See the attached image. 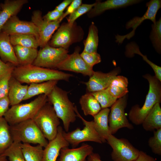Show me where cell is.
Instances as JSON below:
<instances>
[{
	"label": "cell",
	"instance_id": "6da1fadb",
	"mask_svg": "<svg viewBox=\"0 0 161 161\" xmlns=\"http://www.w3.org/2000/svg\"><path fill=\"white\" fill-rule=\"evenodd\" d=\"M12 76L21 83L30 84L51 80L68 81L73 75L57 69L44 68L31 64L15 66Z\"/></svg>",
	"mask_w": 161,
	"mask_h": 161
},
{
	"label": "cell",
	"instance_id": "7a4b0ae2",
	"mask_svg": "<svg viewBox=\"0 0 161 161\" xmlns=\"http://www.w3.org/2000/svg\"><path fill=\"white\" fill-rule=\"evenodd\" d=\"M68 92L56 85L47 95L48 102L53 106L55 112L63 123L64 131L68 132L70 124L77 117L75 106L69 99Z\"/></svg>",
	"mask_w": 161,
	"mask_h": 161
},
{
	"label": "cell",
	"instance_id": "3957f363",
	"mask_svg": "<svg viewBox=\"0 0 161 161\" xmlns=\"http://www.w3.org/2000/svg\"><path fill=\"white\" fill-rule=\"evenodd\" d=\"M149 83V89L144 104L132 106L129 113V120L137 125L142 124L143 120L155 104L161 102V82L154 76L149 74L143 76Z\"/></svg>",
	"mask_w": 161,
	"mask_h": 161
},
{
	"label": "cell",
	"instance_id": "277c9868",
	"mask_svg": "<svg viewBox=\"0 0 161 161\" xmlns=\"http://www.w3.org/2000/svg\"><path fill=\"white\" fill-rule=\"evenodd\" d=\"M13 142L39 144L44 148L48 141L32 119L10 125Z\"/></svg>",
	"mask_w": 161,
	"mask_h": 161
},
{
	"label": "cell",
	"instance_id": "5b68a950",
	"mask_svg": "<svg viewBox=\"0 0 161 161\" xmlns=\"http://www.w3.org/2000/svg\"><path fill=\"white\" fill-rule=\"evenodd\" d=\"M48 102L47 96L41 95L30 102L11 106L4 116L10 125L32 119L40 109Z\"/></svg>",
	"mask_w": 161,
	"mask_h": 161
},
{
	"label": "cell",
	"instance_id": "8992f818",
	"mask_svg": "<svg viewBox=\"0 0 161 161\" xmlns=\"http://www.w3.org/2000/svg\"><path fill=\"white\" fill-rule=\"evenodd\" d=\"M84 35L83 29L75 22L72 24L64 22L52 35L48 44L53 47L68 49L72 44L81 41Z\"/></svg>",
	"mask_w": 161,
	"mask_h": 161
},
{
	"label": "cell",
	"instance_id": "52a82bcc",
	"mask_svg": "<svg viewBox=\"0 0 161 161\" xmlns=\"http://www.w3.org/2000/svg\"><path fill=\"white\" fill-rule=\"evenodd\" d=\"M32 119L49 141L55 137L60 122L52 106L49 103L47 102Z\"/></svg>",
	"mask_w": 161,
	"mask_h": 161
},
{
	"label": "cell",
	"instance_id": "ba28073f",
	"mask_svg": "<svg viewBox=\"0 0 161 161\" xmlns=\"http://www.w3.org/2000/svg\"><path fill=\"white\" fill-rule=\"evenodd\" d=\"M75 110L77 117L81 119L84 126L82 129L78 127L70 132H66L63 130V137L69 145L73 148H76L80 143L86 141L103 143L95 129L93 120L88 121L85 120L79 113L76 106Z\"/></svg>",
	"mask_w": 161,
	"mask_h": 161
},
{
	"label": "cell",
	"instance_id": "9c48e42d",
	"mask_svg": "<svg viewBox=\"0 0 161 161\" xmlns=\"http://www.w3.org/2000/svg\"><path fill=\"white\" fill-rule=\"evenodd\" d=\"M68 49L55 48L48 44L38 51L32 65L48 69H57L58 65L68 57Z\"/></svg>",
	"mask_w": 161,
	"mask_h": 161
},
{
	"label": "cell",
	"instance_id": "30bf717a",
	"mask_svg": "<svg viewBox=\"0 0 161 161\" xmlns=\"http://www.w3.org/2000/svg\"><path fill=\"white\" fill-rule=\"evenodd\" d=\"M106 141L112 149L111 156L113 161H134L138 156L140 151L125 138L118 139L110 134Z\"/></svg>",
	"mask_w": 161,
	"mask_h": 161
},
{
	"label": "cell",
	"instance_id": "8fae6325",
	"mask_svg": "<svg viewBox=\"0 0 161 161\" xmlns=\"http://www.w3.org/2000/svg\"><path fill=\"white\" fill-rule=\"evenodd\" d=\"M126 95L118 99L111 106L109 116V126L111 134H115L121 128H126L130 129H134L125 112L127 105Z\"/></svg>",
	"mask_w": 161,
	"mask_h": 161
},
{
	"label": "cell",
	"instance_id": "7c38bea8",
	"mask_svg": "<svg viewBox=\"0 0 161 161\" xmlns=\"http://www.w3.org/2000/svg\"><path fill=\"white\" fill-rule=\"evenodd\" d=\"M147 7V10L141 17L136 16L129 21L126 25L127 29L132 28V30L128 34L123 35L117 34L115 35L116 41L118 44H121L125 39H129L135 34V31L137 27L145 20L149 19L153 23L156 22V16L159 9L161 7L160 0H151L146 3Z\"/></svg>",
	"mask_w": 161,
	"mask_h": 161
},
{
	"label": "cell",
	"instance_id": "4fadbf2b",
	"mask_svg": "<svg viewBox=\"0 0 161 161\" xmlns=\"http://www.w3.org/2000/svg\"><path fill=\"white\" fill-rule=\"evenodd\" d=\"M62 20L61 18L53 21H47L43 18L40 10L34 11L31 16V22L38 28L39 34V44L41 48L48 44L55 31L60 26Z\"/></svg>",
	"mask_w": 161,
	"mask_h": 161
},
{
	"label": "cell",
	"instance_id": "5bb4252c",
	"mask_svg": "<svg viewBox=\"0 0 161 161\" xmlns=\"http://www.w3.org/2000/svg\"><path fill=\"white\" fill-rule=\"evenodd\" d=\"M80 48L76 47L74 52L69 54L67 58L60 64L57 70H65L80 73L90 77L94 71L85 63L80 54Z\"/></svg>",
	"mask_w": 161,
	"mask_h": 161
},
{
	"label": "cell",
	"instance_id": "9a60e30c",
	"mask_svg": "<svg viewBox=\"0 0 161 161\" xmlns=\"http://www.w3.org/2000/svg\"><path fill=\"white\" fill-rule=\"evenodd\" d=\"M1 31L9 36L16 34H30L39 40L38 28L31 21H22L16 16L11 17L2 27Z\"/></svg>",
	"mask_w": 161,
	"mask_h": 161
},
{
	"label": "cell",
	"instance_id": "2e32d148",
	"mask_svg": "<svg viewBox=\"0 0 161 161\" xmlns=\"http://www.w3.org/2000/svg\"><path fill=\"white\" fill-rule=\"evenodd\" d=\"M120 69L119 67L107 73L94 71L88 81L84 83L88 92H95L107 88L113 79L119 72Z\"/></svg>",
	"mask_w": 161,
	"mask_h": 161
},
{
	"label": "cell",
	"instance_id": "e0dca14e",
	"mask_svg": "<svg viewBox=\"0 0 161 161\" xmlns=\"http://www.w3.org/2000/svg\"><path fill=\"white\" fill-rule=\"evenodd\" d=\"M63 131L62 127L59 126L55 137L49 141L44 148L42 161H56L61 149L69 147L70 145L63 137Z\"/></svg>",
	"mask_w": 161,
	"mask_h": 161
},
{
	"label": "cell",
	"instance_id": "ac0fdd59",
	"mask_svg": "<svg viewBox=\"0 0 161 161\" xmlns=\"http://www.w3.org/2000/svg\"><path fill=\"white\" fill-rule=\"evenodd\" d=\"M93 151L91 145L84 143L78 148L65 147L61 150L56 161H87V157Z\"/></svg>",
	"mask_w": 161,
	"mask_h": 161
},
{
	"label": "cell",
	"instance_id": "d6986e66",
	"mask_svg": "<svg viewBox=\"0 0 161 161\" xmlns=\"http://www.w3.org/2000/svg\"><path fill=\"white\" fill-rule=\"evenodd\" d=\"M141 1L139 0H107L101 2L97 0L95 5L87 13V15L89 17L92 18L100 15L107 10L126 7Z\"/></svg>",
	"mask_w": 161,
	"mask_h": 161
},
{
	"label": "cell",
	"instance_id": "ffe728a7",
	"mask_svg": "<svg viewBox=\"0 0 161 161\" xmlns=\"http://www.w3.org/2000/svg\"><path fill=\"white\" fill-rule=\"evenodd\" d=\"M27 0H6L0 4V32L6 22L12 16H16Z\"/></svg>",
	"mask_w": 161,
	"mask_h": 161
},
{
	"label": "cell",
	"instance_id": "44dd1931",
	"mask_svg": "<svg viewBox=\"0 0 161 161\" xmlns=\"http://www.w3.org/2000/svg\"><path fill=\"white\" fill-rule=\"evenodd\" d=\"M28 86L22 84L12 76L9 81L8 97L11 106L20 104L27 94Z\"/></svg>",
	"mask_w": 161,
	"mask_h": 161
},
{
	"label": "cell",
	"instance_id": "7402d4cb",
	"mask_svg": "<svg viewBox=\"0 0 161 161\" xmlns=\"http://www.w3.org/2000/svg\"><path fill=\"white\" fill-rule=\"evenodd\" d=\"M110 109L109 108L102 109L93 116L95 129L99 134L103 143L106 142L111 134L109 126V116Z\"/></svg>",
	"mask_w": 161,
	"mask_h": 161
},
{
	"label": "cell",
	"instance_id": "603a6c76",
	"mask_svg": "<svg viewBox=\"0 0 161 161\" xmlns=\"http://www.w3.org/2000/svg\"><path fill=\"white\" fill-rule=\"evenodd\" d=\"M0 56L3 61L8 62L15 66H18L10 36L0 32Z\"/></svg>",
	"mask_w": 161,
	"mask_h": 161
},
{
	"label": "cell",
	"instance_id": "cb8c5ba5",
	"mask_svg": "<svg viewBox=\"0 0 161 161\" xmlns=\"http://www.w3.org/2000/svg\"><path fill=\"white\" fill-rule=\"evenodd\" d=\"M142 124L143 129L147 131H154L161 128V108L160 103L155 104Z\"/></svg>",
	"mask_w": 161,
	"mask_h": 161
},
{
	"label": "cell",
	"instance_id": "d4e9b609",
	"mask_svg": "<svg viewBox=\"0 0 161 161\" xmlns=\"http://www.w3.org/2000/svg\"><path fill=\"white\" fill-rule=\"evenodd\" d=\"M13 47L18 66L32 64L38 55L37 49L18 45Z\"/></svg>",
	"mask_w": 161,
	"mask_h": 161
},
{
	"label": "cell",
	"instance_id": "484cf974",
	"mask_svg": "<svg viewBox=\"0 0 161 161\" xmlns=\"http://www.w3.org/2000/svg\"><path fill=\"white\" fill-rule=\"evenodd\" d=\"M58 81L51 80L38 83H32L28 86L27 95L24 100H26L37 95L44 94L47 96L57 85Z\"/></svg>",
	"mask_w": 161,
	"mask_h": 161
},
{
	"label": "cell",
	"instance_id": "4316f807",
	"mask_svg": "<svg viewBox=\"0 0 161 161\" xmlns=\"http://www.w3.org/2000/svg\"><path fill=\"white\" fill-rule=\"evenodd\" d=\"M128 84L127 78L117 75L112 80L107 89L113 97L117 99L126 95L128 92Z\"/></svg>",
	"mask_w": 161,
	"mask_h": 161
},
{
	"label": "cell",
	"instance_id": "83f0119b",
	"mask_svg": "<svg viewBox=\"0 0 161 161\" xmlns=\"http://www.w3.org/2000/svg\"><path fill=\"white\" fill-rule=\"evenodd\" d=\"M79 103L84 114L93 117L98 113L102 108L99 103L91 93L82 96Z\"/></svg>",
	"mask_w": 161,
	"mask_h": 161
},
{
	"label": "cell",
	"instance_id": "f1b7e54d",
	"mask_svg": "<svg viewBox=\"0 0 161 161\" xmlns=\"http://www.w3.org/2000/svg\"><path fill=\"white\" fill-rule=\"evenodd\" d=\"M10 37L13 46L18 45L35 49L39 47L38 40L32 34H16L10 35Z\"/></svg>",
	"mask_w": 161,
	"mask_h": 161
},
{
	"label": "cell",
	"instance_id": "f546056e",
	"mask_svg": "<svg viewBox=\"0 0 161 161\" xmlns=\"http://www.w3.org/2000/svg\"><path fill=\"white\" fill-rule=\"evenodd\" d=\"M13 142L10 125L4 117H0V155L4 153Z\"/></svg>",
	"mask_w": 161,
	"mask_h": 161
},
{
	"label": "cell",
	"instance_id": "4dcf8cb0",
	"mask_svg": "<svg viewBox=\"0 0 161 161\" xmlns=\"http://www.w3.org/2000/svg\"><path fill=\"white\" fill-rule=\"evenodd\" d=\"M135 54L141 55L144 60L148 64L154 71L155 77L161 81V68L149 60L146 56L143 55L140 51L139 46L134 42H131L126 46L125 55L126 57L131 58Z\"/></svg>",
	"mask_w": 161,
	"mask_h": 161
},
{
	"label": "cell",
	"instance_id": "1f68e13d",
	"mask_svg": "<svg viewBox=\"0 0 161 161\" xmlns=\"http://www.w3.org/2000/svg\"><path fill=\"white\" fill-rule=\"evenodd\" d=\"M21 146L26 161H42L43 147L37 144L35 146L28 143H21Z\"/></svg>",
	"mask_w": 161,
	"mask_h": 161
},
{
	"label": "cell",
	"instance_id": "d6a6232c",
	"mask_svg": "<svg viewBox=\"0 0 161 161\" xmlns=\"http://www.w3.org/2000/svg\"><path fill=\"white\" fill-rule=\"evenodd\" d=\"M98 42V30L94 22H92L89 28L87 37L83 41V51L88 53L97 52Z\"/></svg>",
	"mask_w": 161,
	"mask_h": 161
},
{
	"label": "cell",
	"instance_id": "836d02e7",
	"mask_svg": "<svg viewBox=\"0 0 161 161\" xmlns=\"http://www.w3.org/2000/svg\"><path fill=\"white\" fill-rule=\"evenodd\" d=\"M21 143L14 141L1 155L8 157L10 161H26L22 150Z\"/></svg>",
	"mask_w": 161,
	"mask_h": 161
},
{
	"label": "cell",
	"instance_id": "e575fe53",
	"mask_svg": "<svg viewBox=\"0 0 161 161\" xmlns=\"http://www.w3.org/2000/svg\"><path fill=\"white\" fill-rule=\"evenodd\" d=\"M91 93L99 103L102 109L111 107L117 100L110 94L107 88Z\"/></svg>",
	"mask_w": 161,
	"mask_h": 161
},
{
	"label": "cell",
	"instance_id": "d590c367",
	"mask_svg": "<svg viewBox=\"0 0 161 161\" xmlns=\"http://www.w3.org/2000/svg\"><path fill=\"white\" fill-rule=\"evenodd\" d=\"M150 38L153 47L159 53L161 52V18L151 25Z\"/></svg>",
	"mask_w": 161,
	"mask_h": 161
},
{
	"label": "cell",
	"instance_id": "8d00e7d4",
	"mask_svg": "<svg viewBox=\"0 0 161 161\" xmlns=\"http://www.w3.org/2000/svg\"><path fill=\"white\" fill-rule=\"evenodd\" d=\"M153 131L154 136L149 138L148 145L153 153L161 155V128Z\"/></svg>",
	"mask_w": 161,
	"mask_h": 161
},
{
	"label": "cell",
	"instance_id": "74e56055",
	"mask_svg": "<svg viewBox=\"0 0 161 161\" xmlns=\"http://www.w3.org/2000/svg\"><path fill=\"white\" fill-rule=\"evenodd\" d=\"M95 3L92 4H82L67 18V22L72 24L79 17L88 13L94 7Z\"/></svg>",
	"mask_w": 161,
	"mask_h": 161
},
{
	"label": "cell",
	"instance_id": "f35d334b",
	"mask_svg": "<svg viewBox=\"0 0 161 161\" xmlns=\"http://www.w3.org/2000/svg\"><path fill=\"white\" fill-rule=\"evenodd\" d=\"M14 67L8 71L0 78V99L8 97L9 81Z\"/></svg>",
	"mask_w": 161,
	"mask_h": 161
},
{
	"label": "cell",
	"instance_id": "ab89813d",
	"mask_svg": "<svg viewBox=\"0 0 161 161\" xmlns=\"http://www.w3.org/2000/svg\"><path fill=\"white\" fill-rule=\"evenodd\" d=\"M80 55L86 64L92 69L95 65L101 61L100 56L97 52L88 53L83 51Z\"/></svg>",
	"mask_w": 161,
	"mask_h": 161
},
{
	"label": "cell",
	"instance_id": "60d3db41",
	"mask_svg": "<svg viewBox=\"0 0 161 161\" xmlns=\"http://www.w3.org/2000/svg\"><path fill=\"white\" fill-rule=\"evenodd\" d=\"M64 13L60 12L55 10L48 12L43 17L44 20L47 21H53L59 19L63 16Z\"/></svg>",
	"mask_w": 161,
	"mask_h": 161
},
{
	"label": "cell",
	"instance_id": "b9f144b4",
	"mask_svg": "<svg viewBox=\"0 0 161 161\" xmlns=\"http://www.w3.org/2000/svg\"><path fill=\"white\" fill-rule=\"evenodd\" d=\"M81 0H73L69 5L66 12L64 13L61 18L63 19L68 15H70L73 12L82 4Z\"/></svg>",
	"mask_w": 161,
	"mask_h": 161
},
{
	"label": "cell",
	"instance_id": "7bdbcfd3",
	"mask_svg": "<svg viewBox=\"0 0 161 161\" xmlns=\"http://www.w3.org/2000/svg\"><path fill=\"white\" fill-rule=\"evenodd\" d=\"M10 102L8 97L0 99V117L4 116L9 109Z\"/></svg>",
	"mask_w": 161,
	"mask_h": 161
},
{
	"label": "cell",
	"instance_id": "ee69618b",
	"mask_svg": "<svg viewBox=\"0 0 161 161\" xmlns=\"http://www.w3.org/2000/svg\"><path fill=\"white\" fill-rule=\"evenodd\" d=\"M15 67L10 63H6L0 58V78L6 72Z\"/></svg>",
	"mask_w": 161,
	"mask_h": 161
},
{
	"label": "cell",
	"instance_id": "f6af8a7d",
	"mask_svg": "<svg viewBox=\"0 0 161 161\" xmlns=\"http://www.w3.org/2000/svg\"><path fill=\"white\" fill-rule=\"evenodd\" d=\"M134 161H157L156 159L147 154L146 153L140 151L137 158Z\"/></svg>",
	"mask_w": 161,
	"mask_h": 161
},
{
	"label": "cell",
	"instance_id": "bcb514c9",
	"mask_svg": "<svg viewBox=\"0 0 161 161\" xmlns=\"http://www.w3.org/2000/svg\"><path fill=\"white\" fill-rule=\"evenodd\" d=\"M73 0H64L57 6L55 9L60 12H63L65 9L72 2Z\"/></svg>",
	"mask_w": 161,
	"mask_h": 161
},
{
	"label": "cell",
	"instance_id": "7dc6e473",
	"mask_svg": "<svg viewBox=\"0 0 161 161\" xmlns=\"http://www.w3.org/2000/svg\"><path fill=\"white\" fill-rule=\"evenodd\" d=\"M87 161H103L99 154L92 152L87 157Z\"/></svg>",
	"mask_w": 161,
	"mask_h": 161
},
{
	"label": "cell",
	"instance_id": "c3c4849f",
	"mask_svg": "<svg viewBox=\"0 0 161 161\" xmlns=\"http://www.w3.org/2000/svg\"><path fill=\"white\" fill-rule=\"evenodd\" d=\"M0 161H8L7 157L1 155H0Z\"/></svg>",
	"mask_w": 161,
	"mask_h": 161
},
{
	"label": "cell",
	"instance_id": "681fc988",
	"mask_svg": "<svg viewBox=\"0 0 161 161\" xmlns=\"http://www.w3.org/2000/svg\"></svg>",
	"mask_w": 161,
	"mask_h": 161
}]
</instances>
